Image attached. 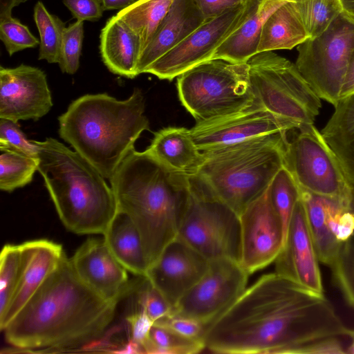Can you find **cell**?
I'll list each match as a JSON object with an SVG mask.
<instances>
[{"label": "cell", "mask_w": 354, "mask_h": 354, "mask_svg": "<svg viewBox=\"0 0 354 354\" xmlns=\"http://www.w3.org/2000/svg\"><path fill=\"white\" fill-rule=\"evenodd\" d=\"M244 0H193L206 19L221 15Z\"/></svg>", "instance_id": "obj_44"}, {"label": "cell", "mask_w": 354, "mask_h": 354, "mask_svg": "<svg viewBox=\"0 0 354 354\" xmlns=\"http://www.w3.org/2000/svg\"><path fill=\"white\" fill-rule=\"evenodd\" d=\"M126 320L130 328V339L143 347L149 339V333L154 322L140 307L129 315Z\"/></svg>", "instance_id": "obj_43"}, {"label": "cell", "mask_w": 354, "mask_h": 354, "mask_svg": "<svg viewBox=\"0 0 354 354\" xmlns=\"http://www.w3.org/2000/svg\"><path fill=\"white\" fill-rule=\"evenodd\" d=\"M53 106L46 75L39 68L21 64L0 66V118L37 120Z\"/></svg>", "instance_id": "obj_16"}, {"label": "cell", "mask_w": 354, "mask_h": 354, "mask_svg": "<svg viewBox=\"0 0 354 354\" xmlns=\"http://www.w3.org/2000/svg\"><path fill=\"white\" fill-rule=\"evenodd\" d=\"M354 93V49L349 59L346 76L341 90L340 98Z\"/></svg>", "instance_id": "obj_46"}, {"label": "cell", "mask_w": 354, "mask_h": 354, "mask_svg": "<svg viewBox=\"0 0 354 354\" xmlns=\"http://www.w3.org/2000/svg\"><path fill=\"white\" fill-rule=\"evenodd\" d=\"M20 247L19 278L10 304L0 316L1 331L56 269L65 254L62 245L47 239L28 241Z\"/></svg>", "instance_id": "obj_20"}, {"label": "cell", "mask_w": 354, "mask_h": 354, "mask_svg": "<svg viewBox=\"0 0 354 354\" xmlns=\"http://www.w3.org/2000/svg\"><path fill=\"white\" fill-rule=\"evenodd\" d=\"M308 39L294 0H291L278 8L266 21L258 53L290 50Z\"/></svg>", "instance_id": "obj_28"}, {"label": "cell", "mask_w": 354, "mask_h": 354, "mask_svg": "<svg viewBox=\"0 0 354 354\" xmlns=\"http://www.w3.org/2000/svg\"><path fill=\"white\" fill-rule=\"evenodd\" d=\"M247 63L252 88L265 109L299 129L314 124L321 100L295 64L274 51L258 53Z\"/></svg>", "instance_id": "obj_8"}, {"label": "cell", "mask_w": 354, "mask_h": 354, "mask_svg": "<svg viewBox=\"0 0 354 354\" xmlns=\"http://www.w3.org/2000/svg\"><path fill=\"white\" fill-rule=\"evenodd\" d=\"M354 232V212L346 209L338 219L336 237L339 241H346Z\"/></svg>", "instance_id": "obj_45"}, {"label": "cell", "mask_w": 354, "mask_h": 354, "mask_svg": "<svg viewBox=\"0 0 354 354\" xmlns=\"http://www.w3.org/2000/svg\"><path fill=\"white\" fill-rule=\"evenodd\" d=\"M117 260L136 276H145L148 264L140 234L130 218L118 211L102 235Z\"/></svg>", "instance_id": "obj_27"}, {"label": "cell", "mask_w": 354, "mask_h": 354, "mask_svg": "<svg viewBox=\"0 0 354 354\" xmlns=\"http://www.w3.org/2000/svg\"><path fill=\"white\" fill-rule=\"evenodd\" d=\"M286 133L265 135L203 152L197 174L239 216L285 165Z\"/></svg>", "instance_id": "obj_6"}, {"label": "cell", "mask_w": 354, "mask_h": 354, "mask_svg": "<svg viewBox=\"0 0 354 354\" xmlns=\"http://www.w3.org/2000/svg\"><path fill=\"white\" fill-rule=\"evenodd\" d=\"M0 189L11 192L29 184L38 169V157L8 146H0Z\"/></svg>", "instance_id": "obj_30"}, {"label": "cell", "mask_w": 354, "mask_h": 354, "mask_svg": "<svg viewBox=\"0 0 354 354\" xmlns=\"http://www.w3.org/2000/svg\"><path fill=\"white\" fill-rule=\"evenodd\" d=\"M83 39V21L77 20L65 28L58 62L63 73L73 75L77 71L80 66Z\"/></svg>", "instance_id": "obj_37"}, {"label": "cell", "mask_w": 354, "mask_h": 354, "mask_svg": "<svg viewBox=\"0 0 354 354\" xmlns=\"http://www.w3.org/2000/svg\"><path fill=\"white\" fill-rule=\"evenodd\" d=\"M299 129L296 123L279 117L261 104L225 116L198 122L190 133L202 153L235 145L257 137L287 133Z\"/></svg>", "instance_id": "obj_15"}, {"label": "cell", "mask_w": 354, "mask_h": 354, "mask_svg": "<svg viewBox=\"0 0 354 354\" xmlns=\"http://www.w3.org/2000/svg\"><path fill=\"white\" fill-rule=\"evenodd\" d=\"M330 268L334 281L345 301L354 308V232L343 242Z\"/></svg>", "instance_id": "obj_36"}, {"label": "cell", "mask_w": 354, "mask_h": 354, "mask_svg": "<svg viewBox=\"0 0 354 354\" xmlns=\"http://www.w3.org/2000/svg\"><path fill=\"white\" fill-rule=\"evenodd\" d=\"M21 263L20 244L5 245L0 255V316L6 310L16 290Z\"/></svg>", "instance_id": "obj_35"}, {"label": "cell", "mask_w": 354, "mask_h": 354, "mask_svg": "<svg viewBox=\"0 0 354 354\" xmlns=\"http://www.w3.org/2000/svg\"><path fill=\"white\" fill-rule=\"evenodd\" d=\"M299 133L288 142L285 166L292 173L300 189L333 198L354 212V201L339 162L313 124L299 129Z\"/></svg>", "instance_id": "obj_11"}, {"label": "cell", "mask_w": 354, "mask_h": 354, "mask_svg": "<svg viewBox=\"0 0 354 354\" xmlns=\"http://www.w3.org/2000/svg\"><path fill=\"white\" fill-rule=\"evenodd\" d=\"M109 180L118 211L140 234L149 267L178 235L189 201V176L171 171L147 149H134Z\"/></svg>", "instance_id": "obj_3"}, {"label": "cell", "mask_w": 354, "mask_h": 354, "mask_svg": "<svg viewBox=\"0 0 354 354\" xmlns=\"http://www.w3.org/2000/svg\"><path fill=\"white\" fill-rule=\"evenodd\" d=\"M28 0H0V20L12 17L14 8Z\"/></svg>", "instance_id": "obj_47"}, {"label": "cell", "mask_w": 354, "mask_h": 354, "mask_svg": "<svg viewBox=\"0 0 354 354\" xmlns=\"http://www.w3.org/2000/svg\"><path fill=\"white\" fill-rule=\"evenodd\" d=\"M38 169L63 225L77 234L103 235L118 212L104 177L75 151L52 138L32 140Z\"/></svg>", "instance_id": "obj_5"}, {"label": "cell", "mask_w": 354, "mask_h": 354, "mask_svg": "<svg viewBox=\"0 0 354 354\" xmlns=\"http://www.w3.org/2000/svg\"><path fill=\"white\" fill-rule=\"evenodd\" d=\"M34 19L40 37L38 59L58 63L65 23L50 14L40 1L34 7Z\"/></svg>", "instance_id": "obj_31"}, {"label": "cell", "mask_w": 354, "mask_h": 354, "mask_svg": "<svg viewBox=\"0 0 354 354\" xmlns=\"http://www.w3.org/2000/svg\"><path fill=\"white\" fill-rule=\"evenodd\" d=\"M100 41L102 60L109 71L130 79L138 75L140 38L116 15L106 21Z\"/></svg>", "instance_id": "obj_23"}, {"label": "cell", "mask_w": 354, "mask_h": 354, "mask_svg": "<svg viewBox=\"0 0 354 354\" xmlns=\"http://www.w3.org/2000/svg\"><path fill=\"white\" fill-rule=\"evenodd\" d=\"M135 293L138 307L142 308L155 322L168 315L171 306L146 277H143Z\"/></svg>", "instance_id": "obj_39"}, {"label": "cell", "mask_w": 354, "mask_h": 354, "mask_svg": "<svg viewBox=\"0 0 354 354\" xmlns=\"http://www.w3.org/2000/svg\"><path fill=\"white\" fill-rule=\"evenodd\" d=\"M294 2L310 39L322 34L342 13L339 0H294Z\"/></svg>", "instance_id": "obj_33"}, {"label": "cell", "mask_w": 354, "mask_h": 354, "mask_svg": "<svg viewBox=\"0 0 354 354\" xmlns=\"http://www.w3.org/2000/svg\"><path fill=\"white\" fill-rule=\"evenodd\" d=\"M206 19L193 0H174L138 64V74L176 46Z\"/></svg>", "instance_id": "obj_21"}, {"label": "cell", "mask_w": 354, "mask_h": 354, "mask_svg": "<svg viewBox=\"0 0 354 354\" xmlns=\"http://www.w3.org/2000/svg\"><path fill=\"white\" fill-rule=\"evenodd\" d=\"M349 337L351 338V344L347 348L346 353H354V330H351Z\"/></svg>", "instance_id": "obj_50"}, {"label": "cell", "mask_w": 354, "mask_h": 354, "mask_svg": "<svg viewBox=\"0 0 354 354\" xmlns=\"http://www.w3.org/2000/svg\"><path fill=\"white\" fill-rule=\"evenodd\" d=\"M239 219V263L250 276L274 262L285 241L283 223L271 201L269 187L245 207Z\"/></svg>", "instance_id": "obj_14"}, {"label": "cell", "mask_w": 354, "mask_h": 354, "mask_svg": "<svg viewBox=\"0 0 354 354\" xmlns=\"http://www.w3.org/2000/svg\"><path fill=\"white\" fill-rule=\"evenodd\" d=\"M79 278L104 299L119 302L135 292L142 279L129 280L127 270L117 260L104 238L86 240L70 258Z\"/></svg>", "instance_id": "obj_17"}, {"label": "cell", "mask_w": 354, "mask_h": 354, "mask_svg": "<svg viewBox=\"0 0 354 354\" xmlns=\"http://www.w3.org/2000/svg\"><path fill=\"white\" fill-rule=\"evenodd\" d=\"M143 348L149 354H193L203 351L205 344L201 339L184 336L154 323Z\"/></svg>", "instance_id": "obj_32"}, {"label": "cell", "mask_w": 354, "mask_h": 354, "mask_svg": "<svg viewBox=\"0 0 354 354\" xmlns=\"http://www.w3.org/2000/svg\"><path fill=\"white\" fill-rule=\"evenodd\" d=\"M173 1L174 0H136L116 14L139 37L141 53L151 40Z\"/></svg>", "instance_id": "obj_29"}, {"label": "cell", "mask_w": 354, "mask_h": 354, "mask_svg": "<svg viewBox=\"0 0 354 354\" xmlns=\"http://www.w3.org/2000/svg\"><path fill=\"white\" fill-rule=\"evenodd\" d=\"M73 18L81 21H96L104 11L100 0H63Z\"/></svg>", "instance_id": "obj_42"}, {"label": "cell", "mask_w": 354, "mask_h": 354, "mask_svg": "<svg viewBox=\"0 0 354 354\" xmlns=\"http://www.w3.org/2000/svg\"><path fill=\"white\" fill-rule=\"evenodd\" d=\"M0 146H8L37 158V149L32 140H29L20 129L18 122L0 118Z\"/></svg>", "instance_id": "obj_40"}, {"label": "cell", "mask_w": 354, "mask_h": 354, "mask_svg": "<svg viewBox=\"0 0 354 354\" xmlns=\"http://www.w3.org/2000/svg\"><path fill=\"white\" fill-rule=\"evenodd\" d=\"M0 39L10 56L39 45V41L29 28L12 16L0 20Z\"/></svg>", "instance_id": "obj_38"}, {"label": "cell", "mask_w": 354, "mask_h": 354, "mask_svg": "<svg viewBox=\"0 0 354 354\" xmlns=\"http://www.w3.org/2000/svg\"><path fill=\"white\" fill-rule=\"evenodd\" d=\"M179 100L196 122L261 104L253 92L248 63L212 59L177 77Z\"/></svg>", "instance_id": "obj_7"}, {"label": "cell", "mask_w": 354, "mask_h": 354, "mask_svg": "<svg viewBox=\"0 0 354 354\" xmlns=\"http://www.w3.org/2000/svg\"><path fill=\"white\" fill-rule=\"evenodd\" d=\"M334 106L321 133L339 162L354 201V93Z\"/></svg>", "instance_id": "obj_25"}, {"label": "cell", "mask_w": 354, "mask_h": 354, "mask_svg": "<svg viewBox=\"0 0 354 354\" xmlns=\"http://www.w3.org/2000/svg\"><path fill=\"white\" fill-rule=\"evenodd\" d=\"M104 11L122 10L135 2L136 0H100Z\"/></svg>", "instance_id": "obj_48"}, {"label": "cell", "mask_w": 354, "mask_h": 354, "mask_svg": "<svg viewBox=\"0 0 354 354\" xmlns=\"http://www.w3.org/2000/svg\"><path fill=\"white\" fill-rule=\"evenodd\" d=\"M209 266L207 259L177 236L148 267L145 277L172 308L203 277Z\"/></svg>", "instance_id": "obj_18"}, {"label": "cell", "mask_w": 354, "mask_h": 354, "mask_svg": "<svg viewBox=\"0 0 354 354\" xmlns=\"http://www.w3.org/2000/svg\"><path fill=\"white\" fill-rule=\"evenodd\" d=\"M354 49V21L341 13L322 34L297 46L295 66L320 99L335 106Z\"/></svg>", "instance_id": "obj_10"}, {"label": "cell", "mask_w": 354, "mask_h": 354, "mask_svg": "<svg viewBox=\"0 0 354 354\" xmlns=\"http://www.w3.org/2000/svg\"><path fill=\"white\" fill-rule=\"evenodd\" d=\"M189 197L178 237L209 261L229 258L240 261L239 215L218 199L198 175L189 176Z\"/></svg>", "instance_id": "obj_9"}, {"label": "cell", "mask_w": 354, "mask_h": 354, "mask_svg": "<svg viewBox=\"0 0 354 354\" xmlns=\"http://www.w3.org/2000/svg\"><path fill=\"white\" fill-rule=\"evenodd\" d=\"M145 108L139 88L125 100L107 93L86 94L58 118L59 134L110 180L140 134L150 131Z\"/></svg>", "instance_id": "obj_4"}, {"label": "cell", "mask_w": 354, "mask_h": 354, "mask_svg": "<svg viewBox=\"0 0 354 354\" xmlns=\"http://www.w3.org/2000/svg\"><path fill=\"white\" fill-rule=\"evenodd\" d=\"M351 331L324 294L272 272L246 288L203 339L215 353L295 354L301 346L349 337Z\"/></svg>", "instance_id": "obj_1"}, {"label": "cell", "mask_w": 354, "mask_h": 354, "mask_svg": "<svg viewBox=\"0 0 354 354\" xmlns=\"http://www.w3.org/2000/svg\"><path fill=\"white\" fill-rule=\"evenodd\" d=\"M319 259L301 199L297 201L286 240L274 261V272L319 294H324Z\"/></svg>", "instance_id": "obj_19"}, {"label": "cell", "mask_w": 354, "mask_h": 354, "mask_svg": "<svg viewBox=\"0 0 354 354\" xmlns=\"http://www.w3.org/2000/svg\"><path fill=\"white\" fill-rule=\"evenodd\" d=\"M269 193L271 201L281 219L286 240L295 206L300 197V188L285 165L273 178L269 185Z\"/></svg>", "instance_id": "obj_34"}, {"label": "cell", "mask_w": 354, "mask_h": 354, "mask_svg": "<svg viewBox=\"0 0 354 354\" xmlns=\"http://www.w3.org/2000/svg\"><path fill=\"white\" fill-rule=\"evenodd\" d=\"M310 232L319 261L328 266L334 263L343 243L329 225V217L340 201L300 189Z\"/></svg>", "instance_id": "obj_26"}, {"label": "cell", "mask_w": 354, "mask_h": 354, "mask_svg": "<svg viewBox=\"0 0 354 354\" xmlns=\"http://www.w3.org/2000/svg\"><path fill=\"white\" fill-rule=\"evenodd\" d=\"M154 323L170 329L188 337L201 339L206 328L198 322L187 317L167 315Z\"/></svg>", "instance_id": "obj_41"}, {"label": "cell", "mask_w": 354, "mask_h": 354, "mask_svg": "<svg viewBox=\"0 0 354 354\" xmlns=\"http://www.w3.org/2000/svg\"><path fill=\"white\" fill-rule=\"evenodd\" d=\"M246 1L219 15L206 19L176 46L151 64L144 73L172 80L204 62L212 59L222 43L242 24Z\"/></svg>", "instance_id": "obj_13"}, {"label": "cell", "mask_w": 354, "mask_h": 354, "mask_svg": "<svg viewBox=\"0 0 354 354\" xmlns=\"http://www.w3.org/2000/svg\"><path fill=\"white\" fill-rule=\"evenodd\" d=\"M248 277L237 261L229 258L210 260L205 274L168 315L194 319L206 328L244 292Z\"/></svg>", "instance_id": "obj_12"}, {"label": "cell", "mask_w": 354, "mask_h": 354, "mask_svg": "<svg viewBox=\"0 0 354 354\" xmlns=\"http://www.w3.org/2000/svg\"><path fill=\"white\" fill-rule=\"evenodd\" d=\"M245 1L247 9L243 22L218 48L212 59L247 63L258 53L261 31L267 19L278 8L291 0Z\"/></svg>", "instance_id": "obj_22"}, {"label": "cell", "mask_w": 354, "mask_h": 354, "mask_svg": "<svg viewBox=\"0 0 354 354\" xmlns=\"http://www.w3.org/2000/svg\"><path fill=\"white\" fill-rule=\"evenodd\" d=\"M342 12L354 21V0H339Z\"/></svg>", "instance_id": "obj_49"}, {"label": "cell", "mask_w": 354, "mask_h": 354, "mask_svg": "<svg viewBox=\"0 0 354 354\" xmlns=\"http://www.w3.org/2000/svg\"><path fill=\"white\" fill-rule=\"evenodd\" d=\"M118 304L88 288L65 254L2 331L6 342L21 351H61L84 346L104 335L114 319Z\"/></svg>", "instance_id": "obj_2"}, {"label": "cell", "mask_w": 354, "mask_h": 354, "mask_svg": "<svg viewBox=\"0 0 354 354\" xmlns=\"http://www.w3.org/2000/svg\"><path fill=\"white\" fill-rule=\"evenodd\" d=\"M147 150L171 171L185 176L197 174L203 161L190 129L168 127L154 134Z\"/></svg>", "instance_id": "obj_24"}]
</instances>
